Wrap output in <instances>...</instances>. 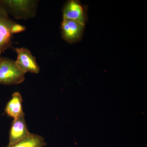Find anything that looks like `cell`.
Segmentation results:
<instances>
[{"label":"cell","mask_w":147,"mask_h":147,"mask_svg":"<svg viewBox=\"0 0 147 147\" xmlns=\"http://www.w3.org/2000/svg\"><path fill=\"white\" fill-rule=\"evenodd\" d=\"M4 59V58L1 57H0V63Z\"/></svg>","instance_id":"8fae6325"},{"label":"cell","mask_w":147,"mask_h":147,"mask_svg":"<svg viewBox=\"0 0 147 147\" xmlns=\"http://www.w3.org/2000/svg\"><path fill=\"white\" fill-rule=\"evenodd\" d=\"M30 134L26 124L24 114L18 118L13 119L9 133V145L15 144Z\"/></svg>","instance_id":"52a82bcc"},{"label":"cell","mask_w":147,"mask_h":147,"mask_svg":"<svg viewBox=\"0 0 147 147\" xmlns=\"http://www.w3.org/2000/svg\"><path fill=\"white\" fill-rule=\"evenodd\" d=\"M46 145L43 137L30 133L20 141L6 147H43Z\"/></svg>","instance_id":"9c48e42d"},{"label":"cell","mask_w":147,"mask_h":147,"mask_svg":"<svg viewBox=\"0 0 147 147\" xmlns=\"http://www.w3.org/2000/svg\"><path fill=\"white\" fill-rule=\"evenodd\" d=\"M37 1L30 0H2L0 7L16 19H28L35 15Z\"/></svg>","instance_id":"6da1fadb"},{"label":"cell","mask_w":147,"mask_h":147,"mask_svg":"<svg viewBox=\"0 0 147 147\" xmlns=\"http://www.w3.org/2000/svg\"><path fill=\"white\" fill-rule=\"evenodd\" d=\"M63 16V19L72 20L85 26L87 21L86 8L79 1L71 0L64 7Z\"/></svg>","instance_id":"5b68a950"},{"label":"cell","mask_w":147,"mask_h":147,"mask_svg":"<svg viewBox=\"0 0 147 147\" xmlns=\"http://www.w3.org/2000/svg\"><path fill=\"white\" fill-rule=\"evenodd\" d=\"M84 29L85 26L76 21L63 19L61 26L62 36L67 42L75 43L82 39Z\"/></svg>","instance_id":"8992f818"},{"label":"cell","mask_w":147,"mask_h":147,"mask_svg":"<svg viewBox=\"0 0 147 147\" xmlns=\"http://www.w3.org/2000/svg\"><path fill=\"white\" fill-rule=\"evenodd\" d=\"M22 101L20 93L16 92L12 94L11 99L6 105V113L13 119L18 118L24 114L22 109Z\"/></svg>","instance_id":"ba28073f"},{"label":"cell","mask_w":147,"mask_h":147,"mask_svg":"<svg viewBox=\"0 0 147 147\" xmlns=\"http://www.w3.org/2000/svg\"><path fill=\"white\" fill-rule=\"evenodd\" d=\"M17 54V60L15 61L17 67L24 73L27 72L38 74L40 67L37 63L36 58L30 51L25 47L16 48Z\"/></svg>","instance_id":"3957f363"},{"label":"cell","mask_w":147,"mask_h":147,"mask_svg":"<svg viewBox=\"0 0 147 147\" xmlns=\"http://www.w3.org/2000/svg\"><path fill=\"white\" fill-rule=\"evenodd\" d=\"M14 23L5 9L0 7V55L11 47L12 34L10 29Z\"/></svg>","instance_id":"277c9868"},{"label":"cell","mask_w":147,"mask_h":147,"mask_svg":"<svg viewBox=\"0 0 147 147\" xmlns=\"http://www.w3.org/2000/svg\"><path fill=\"white\" fill-rule=\"evenodd\" d=\"M25 74L17 67L14 61L4 58L0 63V84H21L25 80Z\"/></svg>","instance_id":"7a4b0ae2"},{"label":"cell","mask_w":147,"mask_h":147,"mask_svg":"<svg viewBox=\"0 0 147 147\" xmlns=\"http://www.w3.org/2000/svg\"><path fill=\"white\" fill-rule=\"evenodd\" d=\"M26 27L22 25L14 23L11 28L10 31L12 34H13L21 32H24L26 30Z\"/></svg>","instance_id":"30bf717a"}]
</instances>
